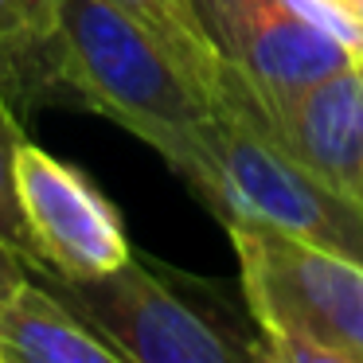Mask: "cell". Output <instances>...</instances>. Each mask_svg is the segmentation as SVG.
<instances>
[{"instance_id":"cell-1","label":"cell","mask_w":363,"mask_h":363,"mask_svg":"<svg viewBox=\"0 0 363 363\" xmlns=\"http://www.w3.org/2000/svg\"><path fill=\"white\" fill-rule=\"evenodd\" d=\"M55 82L63 102H79L121 125L168 160L203 199L211 106L172 59L110 0H63L55 40Z\"/></svg>"},{"instance_id":"cell-2","label":"cell","mask_w":363,"mask_h":363,"mask_svg":"<svg viewBox=\"0 0 363 363\" xmlns=\"http://www.w3.org/2000/svg\"><path fill=\"white\" fill-rule=\"evenodd\" d=\"M266 363H363V262L254 219L223 223Z\"/></svg>"},{"instance_id":"cell-3","label":"cell","mask_w":363,"mask_h":363,"mask_svg":"<svg viewBox=\"0 0 363 363\" xmlns=\"http://www.w3.org/2000/svg\"><path fill=\"white\" fill-rule=\"evenodd\" d=\"M40 281L51 285L121 363H266L258 332L238 328L227 313L199 305L188 281H176L168 269H157L137 254L98 277Z\"/></svg>"},{"instance_id":"cell-4","label":"cell","mask_w":363,"mask_h":363,"mask_svg":"<svg viewBox=\"0 0 363 363\" xmlns=\"http://www.w3.org/2000/svg\"><path fill=\"white\" fill-rule=\"evenodd\" d=\"M207 168L203 203L219 223L254 219L363 262V203L308 172L238 106L211 110Z\"/></svg>"},{"instance_id":"cell-5","label":"cell","mask_w":363,"mask_h":363,"mask_svg":"<svg viewBox=\"0 0 363 363\" xmlns=\"http://www.w3.org/2000/svg\"><path fill=\"white\" fill-rule=\"evenodd\" d=\"M16 188L40 254V277H98L133 254L118 207L82 168L24 141L16 152Z\"/></svg>"},{"instance_id":"cell-6","label":"cell","mask_w":363,"mask_h":363,"mask_svg":"<svg viewBox=\"0 0 363 363\" xmlns=\"http://www.w3.org/2000/svg\"><path fill=\"white\" fill-rule=\"evenodd\" d=\"M223 102L250 113L308 172L363 203V59L336 67L269 113L242 82V74L227 63V79L215 106Z\"/></svg>"},{"instance_id":"cell-7","label":"cell","mask_w":363,"mask_h":363,"mask_svg":"<svg viewBox=\"0 0 363 363\" xmlns=\"http://www.w3.org/2000/svg\"><path fill=\"white\" fill-rule=\"evenodd\" d=\"M196 4L219 51L242 74L266 113L355 59L285 0H196Z\"/></svg>"},{"instance_id":"cell-8","label":"cell","mask_w":363,"mask_h":363,"mask_svg":"<svg viewBox=\"0 0 363 363\" xmlns=\"http://www.w3.org/2000/svg\"><path fill=\"white\" fill-rule=\"evenodd\" d=\"M0 363H121V359L51 285L28 274L0 301Z\"/></svg>"},{"instance_id":"cell-9","label":"cell","mask_w":363,"mask_h":363,"mask_svg":"<svg viewBox=\"0 0 363 363\" xmlns=\"http://www.w3.org/2000/svg\"><path fill=\"white\" fill-rule=\"evenodd\" d=\"M63 0H0V90L16 102H63L55 40Z\"/></svg>"},{"instance_id":"cell-10","label":"cell","mask_w":363,"mask_h":363,"mask_svg":"<svg viewBox=\"0 0 363 363\" xmlns=\"http://www.w3.org/2000/svg\"><path fill=\"white\" fill-rule=\"evenodd\" d=\"M110 4L172 59V67L215 110L227 79V55L219 51L196 0H110Z\"/></svg>"},{"instance_id":"cell-11","label":"cell","mask_w":363,"mask_h":363,"mask_svg":"<svg viewBox=\"0 0 363 363\" xmlns=\"http://www.w3.org/2000/svg\"><path fill=\"white\" fill-rule=\"evenodd\" d=\"M24 129H20L16 118V106L4 98L0 90V242L16 250L24 258V266L40 269V254H35V242L28 235V223H24V207H20V188H16V152L24 145Z\"/></svg>"},{"instance_id":"cell-12","label":"cell","mask_w":363,"mask_h":363,"mask_svg":"<svg viewBox=\"0 0 363 363\" xmlns=\"http://www.w3.org/2000/svg\"><path fill=\"white\" fill-rule=\"evenodd\" d=\"M28 274H32V269L24 266V258H20L16 250H9V246L0 242V301L9 297V293L16 289V285L24 281Z\"/></svg>"}]
</instances>
